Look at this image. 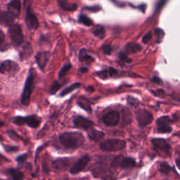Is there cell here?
Masks as SVG:
<instances>
[{
    "label": "cell",
    "instance_id": "16",
    "mask_svg": "<svg viewBox=\"0 0 180 180\" xmlns=\"http://www.w3.org/2000/svg\"><path fill=\"white\" fill-rule=\"evenodd\" d=\"M20 8H21V5H20V0H11L7 6V11L17 18L20 14Z\"/></svg>",
    "mask_w": 180,
    "mask_h": 180
},
{
    "label": "cell",
    "instance_id": "48",
    "mask_svg": "<svg viewBox=\"0 0 180 180\" xmlns=\"http://www.w3.org/2000/svg\"><path fill=\"white\" fill-rule=\"evenodd\" d=\"M175 135H176V136H178V137H180V132L177 133V134H175Z\"/></svg>",
    "mask_w": 180,
    "mask_h": 180
},
{
    "label": "cell",
    "instance_id": "32",
    "mask_svg": "<svg viewBox=\"0 0 180 180\" xmlns=\"http://www.w3.org/2000/svg\"><path fill=\"white\" fill-rule=\"evenodd\" d=\"M158 133L165 134V133H170L172 131V127H170L169 124L168 125H162L158 126V130H157Z\"/></svg>",
    "mask_w": 180,
    "mask_h": 180
},
{
    "label": "cell",
    "instance_id": "28",
    "mask_svg": "<svg viewBox=\"0 0 180 180\" xmlns=\"http://www.w3.org/2000/svg\"><path fill=\"white\" fill-rule=\"evenodd\" d=\"M72 68V65L70 64H66L61 68L60 71L59 72V78H62L64 77L68 73V72Z\"/></svg>",
    "mask_w": 180,
    "mask_h": 180
},
{
    "label": "cell",
    "instance_id": "44",
    "mask_svg": "<svg viewBox=\"0 0 180 180\" xmlns=\"http://www.w3.org/2000/svg\"><path fill=\"white\" fill-rule=\"evenodd\" d=\"M4 34L3 32L1 31V34H0V44H1V46L3 45V42H4Z\"/></svg>",
    "mask_w": 180,
    "mask_h": 180
},
{
    "label": "cell",
    "instance_id": "43",
    "mask_svg": "<svg viewBox=\"0 0 180 180\" xmlns=\"http://www.w3.org/2000/svg\"><path fill=\"white\" fill-rule=\"evenodd\" d=\"M151 82H154L155 84H157V85H160V84H162V80L160 79V78L156 77V76H154V77L152 78V79H151Z\"/></svg>",
    "mask_w": 180,
    "mask_h": 180
},
{
    "label": "cell",
    "instance_id": "33",
    "mask_svg": "<svg viewBox=\"0 0 180 180\" xmlns=\"http://www.w3.org/2000/svg\"><path fill=\"white\" fill-rule=\"evenodd\" d=\"M96 74L97 75L98 77H99L101 79H103V80H106V79H107V78H110L108 69V70H101V71H98V72H96Z\"/></svg>",
    "mask_w": 180,
    "mask_h": 180
},
{
    "label": "cell",
    "instance_id": "41",
    "mask_svg": "<svg viewBox=\"0 0 180 180\" xmlns=\"http://www.w3.org/2000/svg\"><path fill=\"white\" fill-rule=\"evenodd\" d=\"M151 92L154 94L155 96H156V97H164L165 94L164 90H162V89H158L155 91H151Z\"/></svg>",
    "mask_w": 180,
    "mask_h": 180
},
{
    "label": "cell",
    "instance_id": "37",
    "mask_svg": "<svg viewBox=\"0 0 180 180\" xmlns=\"http://www.w3.org/2000/svg\"><path fill=\"white\" fill-rule=\"evenodd\" d=\"M127 103H129L130 106H137L139 104V101L138 99L134 98L132 97H128L127 99Z\"/></svg>",
    "mask_w": 180,
    "mask_h": 180
},
{
    "label": "cell",
    "instance_id": "47",
    "mask_svg": "<svg viewBox=\"0 0 180 180\" xmlns=\"http://www.w3.org/2000/svg\"><path fill=\"white\" fill-rule=\"evenodd\" d=\"M176 164H177V167L180 169V156L179 158H177V160H176Z\"/></svg>",
    "mask_w": 180,
    "mask_h": 180
},
{
    "label": "cell",
    "instance_id": "24",
    "mask_svg": "<svg viewBox=\"0 0 180 180\" xmlns=\"http://www.w3.org/2000/svg\"><path fill=\"white\" fill-rule=\"evenodd\" d=\"M158 169L159 171L161 172L162 174H164V175H168L169 174V172L171 171V167L168 165L167 162H160L158 165Z\"/></svg>",
    "mask_w": 180,
    "mask_h": 180
},
{
    "label": "cell",
    "instance_id": "38",
    "mask_svg": "<svg viewBox=\"0 0 180 180\" xmlns=\"http://www.w3.org/2000/svg\"><path fill=\"white\" fill-rule=\"evenodd\" d=\"M28 153H26V154L20 155V156L17 157L16 160L18 162V163H23V162L26 161L27 158H28Z\"/></svg>",
    "mask_w": 180,
    "mask_h": 180
},
{
    "label": "cell",
    "instance_id": "3",
    "mask_svg": "<svg viewBox=\"0 0 180 180\" xmlns=\"http://www.w3.org/2000/svg\"><path fill=\"white\" fill-rule=\"evenodd\" d=\"M99 146L101 150L106 151H121L125 148L126 141L119 139H109L101 142Z\"/></svg>",
    "mask_w": 180,
    "mask_h": 180
},
{
    "label": "cell",
    "instance_id": "40",
    "mask_svg": "<svg viewBox=\"0 0 180 180\" xmlns=\"http://www.w3.org/2000/svg\"><path fill=\"white\" fill-rule=\"evenodd\" d=\"M4 149L8 153H15L19 149L18 146H4Z\"/></svg>",
    "mask_w": 180,
    "mask_h": 180
},
{
    "label": "cell",
    "instance_id": "31",
    "mask_svg": "<svg viewBox=\"0 0 180 180\" xmlns=\"http://www.w3.org/2000/svg\"><path fill=\"white\" fill-rule=\"evenodd\" d=\"M61 87V84L59 83L58 81H54L51 84L50 87V94H55L56 93V91L60 89Z\"/></svg>",
    "mask_w": 180,
    "mask_h": 180
},
{
    "label": "cell",
    "instance_id": "12",
    "mask_svg": "<svg viewBox=\"0 0 180 180\" xmlns=\"http://www.w3.org/2000/svg\"><path fill=\"white\" fill-rule=\"evenodd\" d=\"M73 125L75 127L79 128V129L87 130L92 127L94 125V122L87 118L82 116H76L73 119Z\"/></svg>",
    "mask_w": 180,
    "mask_h": 180
},
{
    "label": "cell",
    "instance_id": "22",
    "mask_svg": "<svg viewBox=\"0 0 180 180\" xmlns=\"http://www.w3.org/2000/svg\"><path fill=\"white\" fill-rule=\"evenodd\" d=\"M79 61H86L87 63H91L94 61L92 56H90L87 53V51L85 49H82L79 53Z\"/></svg>",
    "mask_w": 180,
    "mask_h": 180
},
{
    "label": "cell",
    "instance_id": "18",
    "mask_svg": "<svg viewBox=\"0 0 180 180\" xmlns=\"http://www.w3.org/2000/svg\"><path fill=\"white\" fill-rule=\"evenodd\" d=\"M78 105L80 108L85 110L87 111L88 113H91V103L89 99H87L86 97L81 96L78 101Z\"/></svg>",
    "mask_w": 180,
    "mask_h": 180
},
{
    "label": "cell",
    "instance_id": "8",
    "mask_svg": "<svg viewBox=\"0 0 180 180\" xmlns=\"http://www.w3.org/2000/svg\"><path fill=\"white\" fill-rule=\"evenodd\" d=\"M90 160V157L88 154L84 155L77 162H75L73 165L70 168V173L71 175H77L79 172H82L87 165L88 162Z\"/></svg>",
    "mask_w": 180,
    "mask_h": 180
},
{
    "label": "cell",
    "instance_id": "11",
    "mask_svg": "<svg viewBox=\"0 0 180 180\" xmlns=\"http://www.w3.org/2000/svg\"><path fill=\"white\" fill-rule=\"evenodd\" d=\"M26 23L27 27L30 30H36L37 29L38 26H39V23H38L37 17L32 11L30 5H28L26 8Z\"/></svg>",
    "mask_w": 180,
    "mask_h": 180
},
{
    "label": "cell",
    "instance_id": "25",
    "mask_svg": "<svg viewBox=\"0 0 180 180\" xmlns=\"http://www.w3.org/2000/svg\"><path fill=\"white\" fill-rule=\"evenodd\" d=\"M94 34L99 39H103L106 35V30L103 26H99L94 30Z\"/></svg>",
    "mask_w": 180,
    "mask_h": 180
},
{
    "label": "cell",
    "instance_id": "1",
    "mask_svg": "<svg viewBox=\"0 0 180 180\" xmlns=\"http://www.w3.org/2000/svg\"><path fill=\"white\" fill-rule=\"evenodd\" d=\"M59 141L66 149H76L80 148L85 142V138L78 132H66L59 135Z\"/></svg>",
    "mask_w": 180,
    "mask_h": 180
},
{
    "label": "cell",
    "instance_id": "7",
    "mask_svg": "<svg viewBox=\"0 0 180 180\" xmlns=\"http://www.w3.org/2000/svg\"><path fill=\"white\" fill-rule=\"evenodd\" d=\"M111 165L113 167L120 166L124 169H129V168L135 167L136 161L133 158L130 157H122V156H120L114 158Z\"/></svg>",
    "mask_w": 180,
    "mask_h": 180
},
{
    "label": "cell",
    "instance_id": "5",
    "mask_svg": "<svg viewBox=\"0 0 180 180\" xmlns=\"http://www.w3.org/2000/svg\"><path fill=\"white\" fill-rule=\"evenodd\" d=\"M9 34L13 45H21L24 42V37L21 28L18 24H12L9 26Z\"/></svg>",
    "mask_w": 180,
    "mask_h": 180
},
{
    "label": "cell",
    "instance_id": "17",
    "mask_svg": "<svg viewBox=\"0 0 180 180\" xmlns=\"http://www.w3.org/2000/svg\"><path fill=\"white\" fill-rule=\"evenodd\" d=\"M14 18L16 17L13 16L11 13H9L8 11H2L1 14V24L5 25V26H10L11 25L13 24Z\"/></svg>",
    "mask_w": 180,
    "mask_h": 180
},
{
    "label": "cell",
    "instance_id": "39",
    "mask_svg": "<svg viewBox=\"0 0 180 180\" xmlns=\"http://www.w3.org/2000/svg\"><path fill=\"white\" fill-rule=\"evenodd\" d=\"M151 38H152V33L151 32H149L148 33H146L143 36L142 38V42L143 44H147L151 41Z\"/></svg>",
    "mask_w": 180,
    "mask_h": 180
},
{
    "label": "cell",
    "instance_id": "36",
    "mask_svg": "<svg viewBox=\"0 0 180 180\" xmlns=\"http://www.w3.org/2000/svg\"><path fill=\"white\" fill-rule=\"evenodd\" d=\"M7 135H9V137L11 138L12 139H13V140L18 141V140H19V139H23L22 138L18 135V134L15 132L12 131V130H9V131H7Z\"/></svg>",
    "mask_w": 180,
    "mask_h": 180
},
{
    "label": "cell",
    "instance_id": "35",
    "mask_svg": "<svg viewBox=\"0 0 180 180\" xmlns=\"http://www.w3.org/2000/svg\"><path fill=\"white\" fill-rule=\"evenodd\" d=\"M155 34H156L157 37H158V41H157V42L160 43V42H161L162 37H164L165 33L163 30L160 29V28H157V29L155 30Z\"/></svg>",
    "mask_w": 180,
    "mask_h": 180
},
{
    "label": "cell",
    "instance_id": "6",
    "mask_svg": "<svg viewBox=\"0 0 180 180\" xmlns=\"http://www.w3.org/2000/svg\"><path fill=\"white\" fill-rule=\"evenodd\" d=\"M136 118L140 127H144L152 122L153 115L146 109H139L136 113Z\"/></svg>",
    "mask_w": 180,
    "mask_h": 180
},
{
    "label": "cell",
    "instance_id": "9",
    "mask_svg": "<svg viewBox=\"0 0 180 180\" xmlns=\"http://www.w3.org/2000/svg\"><path fill=\"white\" fill-rule=\"evenodd\" d=\"M19 70V66L15 61L6 60L1 63L0 71L2 74L13 75Z\"/></svg>",
    "mask_w": 180,
    "mask_h": 180
},
{
    "label": "cell",
    "instance_id": "2",
    "mask_svg": "<svg viewBox=\"0 0 180 180\" xmlns=\"http://www.w3.org/2000/svg\"><path fill=\"white\" fill-rule=\"evenodd\" d=\"M34 72H32L31 69L30 71V74L28 75L26 81L25 82L24 88L21 94V103L24 106H28L30 103V97H31L32 89L34 88Z\"/></svg>",
    "mask_w": 180,
    "mask_h": 180
},
{
    "label": "cell",
    "instance_id": "27",
    "mask_svg": "<svg viewBox=\"0 0 180 180\" xmlns=\"http://www.w3.org/2000/svg\"><path fill=\"white\" fill-rule=\"evenodd\" d=\"M32 48L30 47V45H26L25 48L23 49V50L21 51L20 53V59H26L28 57L29 58V56H30V54L32 53Z\"/></svg>",
    "mask_w": 180,
    "mask_h": 180
},
{
    "label": "cell",
    "instance_id": "30",
    "mask_svg": "<svg viewBox=\"0 0 180 180\" xmlns=\"http://www.w3.org/2000/svg\"><path fill=\"white\" fill-rule=\"evenodd\" d=\"M118 56H119L120 61H122V62L127 63V64L131 63L132 59L128 58V53L126 52L125 51H120V52L119 53V55H118Z\"/></svg>",
    "mask_w": 180,
    "mask_h": 180
},
{
    "label": "cell",
    "instance_id": "21",
    "mask_svg": "<svg viewBox=\"0 0 180 180\" xmlns=\"http://www.w3.org/2000/svg\"><path fill=\"white\" fill-rule=\"evenodd\" d=\"M7 173L13 180H21L24 179V175L20 170L15 168H9L7 170Z\"/></svg>",
    "mask_w": 180,
    "mask_h": 180
},
{
    "label": "cell",
    "instance_id": "26",
    "mask_svg": "<svg viewBox=\"0 0 180 180\" xmlns=\"http://www.w3.org/2000/svg\"><path fill=\"white\" fill-rule=\"evenodd\" d=\"M171 122L172 120L170 119L169 116H162L157 120L156 123L158 126H162L168 125V124H169Z\"/></svg>",
    "mask_w": 180,
    "mask_h": 180
},
{
    "label": "cell",
    "instance_id": "29",
    "mask_svg": "<svg viewBox=\"0 0 180 180\" xmlns=\"http://www.w3.org/2000/svg\"><path fill=\"white\" fill-rule=\"evenodd\" d=\"M79 22L86 26H90L93 23L91 19L89 18L87 16H85V15H80L79 18Z\"/></svg>",
    "mask_w": 180,
    "mask_h": 180
},
{
    "label": "cell",
    "instance_id": "20",
    "mask_svg": "<svg viewBox=\"0 0 180 180\" xmlns=\"http://www.w3.org/2000/svg\"><path fill=\"white\" fill-rule=\"evenodd\" d=\"M142 49V47L139 44L135 42H130L126 45L124 47V50L128 54L129 53H135L140 51Z\"/></svg>",
    "mask_w": 180,
    "mask_h": 180
},
{
    "label": "cell",
    "instance_id": "45",
    "mask_svg": "<svg viewBox=\"0 0 180 180\" xmlns=\"http://www.w3.org/2000/svg\"><path fill=\"white\" fill-rule=\"evenodd\" d=\"M88 70H89V69L86 68V67H81V68H80V72H81V73H85Z\"/></svg>",
    "mask_w": 180,
    "mask_h": 180
},
{
    "label": "cell",
    "instance_id": "4",
    "mask_svg": "<svg viewBox=\"0 0 180 180\" xmlns=\"http://www.w3.org/2000/svg\"><path fill=\"white\" fill-rule=\"evenodd\" d=\"M13 122L17 125L21 126L27 124L31 128H37L40 124L41 119L40 118H38L36 115H31L26 117L17 116L13 118Z\"/></svg>",
    "mask_w": 180,
    "mask_h": 180
},
{
    "label": "cell",
    "instance_id": "34",
    "mask_svg": "<svg viewBox=\"0 0 180 180\" xmlns=\"http://www.w3.org/2000/svg\"><path fill=\"white\" fill-rule=\"evenodd\" d=\"M101 49L103 51V52L106 53V55H110L111 54L112 51H113V47L111 45L104 44V45H103L102 46H101Z\"/></svg>",
    "mask_w": 180,
    "mask_h": 180
},
{
    "label": "cell",
    "instance_id": "13",
    "mask_svg": "<svg viewBox=\"0 0 180 180\" xmlns=\"http://www.w3.org/2000/svg\"><path fill=\"white\" fill-rule=\"evenodd\" d=\"M151 143L157 151H162L168 156L170 155V152L171 150V147L165 139H160V138H155L151 140Z\"/></svg>",
    "mask_w": 180,
    "mask_h": 180
},
{
    "label": "cell",
    "instance_id": "10",
    "mask_svg": "<svg viewBox=\"0 0 180 180\" xmlns=\"http://www.w3.org/2000/svg\"><path fill=\"white\" fill-rule=\"evenodd\" d=\"M120 118V116L119 113L116 110H113V111L108 112L102 117V122L107 126L114 127L118 125Z\"/></svg>",
    "mask_w": 180,
    "mask_h": 180
},
{
    "label": "cell",
    "instance_id": "19",
    "mask_svg": "<svg viewBox=\"0 0 180 180\" xmlns=\"http://www.w3.org/2000/svg\"><path fill=\"white\" fill-rule=\"evenodd\" d=\"M88 137L91 140L94 141H101L105 137V134L103 132L99 131V130L91 129L88 132Z\"/></svg>",
    "mask_w": 180,
    "mask_h": 180
},
{
    "label": "cell",
    "instance_id": "15",
    "mask_svg": "<svg viewBox=\"0 0 180 180\" xmlns=\"http://www.w3.org/2000/svg\"><path fill=\"white\" fill-rule=\"evenodd\" d=\"M71 163V159L66 158H60L56 159L52 162V167L56 170H66Z\"/></svg>",
    "mask_w": 180,
    "mask_h": 180
},
{
    "label": "cell",
    "instance_id": "42",
    "mask_svg": "<svg viewBox=\"0 0 180 180\" xmlns=\"http://www.w3.org/2000/svg\"><path fill=\"white\" fill-rule=\"evenodd\" d=\"M108 72H109V75H110V77H115V76H116L118 74V70H117L116 68H112V67H109Z\"/></svg>",
    "mask_w": 180,
    "mask_h": 180
},
{
    "label": "cell",
    "instance_id": "46",
    "mask_svg": "<svg viewBox=\"0 0 180 180\" xmlns=\"http://www.w3.org/2000/svg\"><path fill=\"white\" fill-rule=\"evenodd\" d=\"M87 91H89V92H93V91H94V88L91 87V86H89V87L87 88Z\"/></svg>",
    "mask_w": 180,
    "mask_h": 180
},
{
    "label": "cell",
    "instance_id": "23",
    "mask_svg": "<svg viewBox=\"0 0 180 180\" xmlns=\"http://www.w3.org/2000/svg\"><path fill=\"white\" fill-rule=\"evenodd\" d=\"M80 85H81V84L80 83V82H75V83L72 84V85H70V86H68V87H67L62 90V91L60 93V97H64V96H66V94H70V92H72V91H73L75 89H78V87H80Z\"/></svg>",
    "mask_w": 180,
    "mask_h": 180
},
{
    "label": "cell",
    "instance_id": "14",
    "mask_svg": "<svg viewBox=\"0 0 180 180\" xmlns=\"http://www.w3.org/2000/svg\"><path fill=\"white\" fill-rule=\"evenodd\" d=\"M50 53L49 51H40L34 56L35 61L37 63V66L42 70H44L46 65H47L48 61H49Z\"/></svg>",
    "mask_w": 180,
    "mask_h": 180
}]
</instances>
